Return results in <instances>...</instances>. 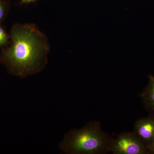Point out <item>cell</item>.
I'll return each instance as SVG.
<instances>
[{
	"instance_id": "cell-1",
	"label": "cell",
	"mask_w": 154,
	"mask_h": 154,
	"mask_svg": "<svg viewBox=\"0 0 154 154\" xmlns=\"http://www.w3.org/2000/svg\"><path fill=\"white\" fill-rule=\"evenodd\" d=\"M10 38L11 42L3 50L0 61L11 73L25 78L44 69L48 63L49 42L36 25L16 24Z\"/></svg>"
},
{
	"instance_id": "cell-2",
	"label": "cell",
	"mask_w": 154,
	"mask_h": 154,
	"mask_svg": "<svg viewBox=\"0 0 154 154\" xmlns=\"http://www.w3.org/2000/svg\"><path fill=\"white\" fill-rule=\"evenodd\" d=\"M112 140L102 131L99 122L92 121L66 134L59 147L65 154H102L109 152Z\"/></svg>"
},
{
	"instance_id": "cell-3",
	"label": "cell",
	"mask_w": 154,
	"mask_h": 154,
	"mask_svg": "<svg viewBox=\"0 0 154 154\" xmlns=\"http://www.w3.org/2000/svg\"><path fill=\"white\" fill-rule=\"evenodd\" d=\"M109 152L114 154H149L147 146L134 132L122 133L112 139Z\"/></svg>"
},
{
	"instance_id": "cell-4",
	"label": "cell",
	"mask_w": 154,
	"mask_h": 154,
	"mask_svg": "<svg viewBox=\"0 0 154 154\" xmlns=\"http://www.w3.org/2000/svg\"><path fill=\"white\" fill-rule=\"evenodd\" d=\"M147 147L154 141V119L151 117L140 119L134 125V132Z\"/></svg>"
},
{
	"instance_id": "cell-5",
	"label": "cell",
	"mask_w": 154,
	"mask_h": 154,
	"mask_svg": "<svg viewBox=\"0 0 154 154\" xmlns=\"http://www.w3.org/2000/svg\"><path fill=\"white\" fill-rule=\"evenodd\" d=\"M148 79V84L140 94V97L145 106L154 111V77L150 75Z\"/></svg>"
},
{
	"instance_id": "cell-6",
	"label": "cell",
	"mask_w": 154,
	"mask_h": 154,
	"mask_svg": "<svg viewBox=\"0 0 154 154\" xmlns=\"http://www.w3.org/2000/svg\"><path fill=\"white\" fill-rule=\"evenodd\" d=\"M9 36L4 28L0 25V47L5 46L8 42Z\"/></svg>"
},
{
	"instance_id": "cell-7",
	"label": "cell",
	"mask_w": 154,
	"mask_h": 154,
	"mask_svg": "<svg viewBox=\"0 0 154 154\" xmlns=\"http://www.w3.org/2000/svg\"><path fill=\"white\" fill-rule=\"evenodd\" d=\"M5 7L2 0H0V22L4 19L5 15Z\"/></svg>"
},
{
	"instance_id": "cell-8",
	"label": "cell",
	"mask_w": 154,
	"mask_h": 154,
	"mask_svg": "<svg viewBox=\"0 0 154 154\" xmlns=\"http://www.w3.org/2000/svg\"><path fill=\"white\" fill-rule=\"evenodd\" d=\"M149 154H154V141L153 142L148 146Z\"/></svg>"
},
{
	"instance_id": "cell-9",
	"label": "cell",
	"mask_w": 154,
	"mask_h": 154,
	"mask_svg": "<svg viewBox=\"0 0 154 154\" xmlns=\"http://www.w3.org/2000/svg\"><path fill=\"white\" fill-rule=\"evenodd\" d=\"M36 1V0H21V2L22 3L27 4V3L33 2Z\"/></svg>"
}]
</instances>
